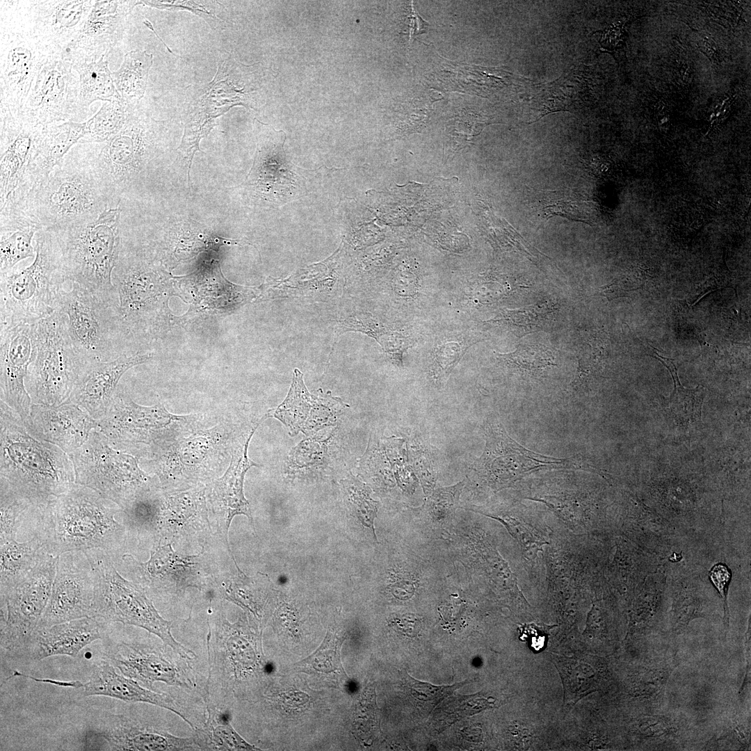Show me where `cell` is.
Masks as SVG:
<instances>
[{
    "label": "cell",
    "mask_w": 751,
    "mask_h": 751,
    "mask_svg": "<svg viewBox=\"0 0 751 751\" xmlns=\"http://www.w3.org/2000/svg\"><path fill=\"white\" fill-rule=\"evenodd\" d=\"M153 357L151 353L137 352L131 355L123 353L108 362L86 363L65 402L79 406L98 421L108 410L123 374L135 366L150 361Z\"/></svg>",
    "instance_id": "obj_28"
},
{
    "label": "cell",
    "mask_w": 751,
    "mask_h": 751,
    "mask_svg": "<svg viewBox=\"0 0 751 751\" xmlns=\"http://www.w3.org/2000/svg\"><path fill=\"white\" fill-rule=\"evenodd\" d=\"M414 592V586L410 581H402L394 586L393 594L399 599H410Z\"/></svg>",
    "instance_id": "obj_62"
},
{
    "label": "cell",
    "mask_w": 751,
    "mask_h": 751,
    "mask_svg": "<svg viewBox=\"0 0 751 751\" xmlns=\"http://www.w3.org/2000/svg\"><path fill=\"white\" fill-rule=\"evenodd\" d=\"M499 356L509 366L531 374L540 373L556 365L552 352L543 345L522 346L512 353Z\"/></svg>",
    "instance_id": "obj_48"
},
{
    "label": "cell",
    "mask_w": 751,
    "mask_h": 751,
    "mask_svg": "<svg viewBox=\"0 0 751 751\" xmlns=\"http://www.w3.org/2000/svg\"><path fill=\"white\" fill-rule=\"evenodd\" d=\"M486 515L503 524L525 552L532 551L536 552L541 549L540 547L547 543L543 538L531 526L525 524L515 518L510 517H501L492 515Z\"/></svg>",
    "instance_id": "obj_55"
},
{
    "label": "cell",
    "mask_w": 751,
    "mask_h": 751,
    "mask_svg": "<svg viewBox=\"0 0 751 751\" xmlns=\"http://www.w3.org/2000/svg\"><path fill=\"white\" fill-rule=\"evenodd\" d=\"M0 494V540L15 539L20 519L33 507L3 482Z\"/></svg>",
    "instance_id": "obj_47"
},
{
    "label": "cell",
    "mask_w": 751,
    "mask_h": 751,
    "mask_svg": "<svg viewBox=\"0 0 751 751\" xmlns=\"http://www.w3.org/2000/svg\"><path fill=\"white\" fill-rule=\"evenodd\" d=\"M344 639V636L328 631L321 646L298 665L318 676H346L340 660V650Z\"/></svg>",
    "instance_id": "obj_45"
},
{
    "label": "cell",
    "mask_w": 751,
    "mask_h": 751,
    "mask_svg": "<svg viewBox=\"0 0 751 751\" xmlns=\"http://www.w3.org/2000/svg\"><path fill=\"white\" fill-rule=\"evenodd\" d=\"M85 697L102 695L126 702H142L166 709L182 718L191 728L197 725L185 709L170 695L143 686L137 681L118 673L108 661L102 660L94 668L88 680L83 684Z\"/></svg>",
    "instance_id": "obj_34"
},
{
    "label": "cell",
    "mask_w": 751,
    "mask_h": 751,
    "mask_svg": "<svg viewBox=\"0 0 751 751\" xmlns=\"http://www.w3.org/2000/svg\"><path fill=\"white\" fill-rule=\"evenodd\" d=\"M143 23H144V24H145V25H146V26H147V27H149V28H150V29H151V30H152V31H153V32H154V33H155V35H156L157 36V38H159V40H161V41L162 42V43H163V45H164L165 46V47H166V48H167V49H168V50L169 51V52H170L171 54H173L172 51H171V50H170V49L168 48V46H167V45H165V44L164 43V42H163V40H161V38H160L159 36H158L157 33H156V31H155L154 29L153 28V26H152V24L150 23V21H148L147 19H146V20H145V21L143 22Z\"/></svg>",
    "instance_id": "obj_64"
},
{
    "label": "cell",
    "mask_w": 751,
    "mask_h": 751,
    "mask_svg": "<svg viewBox=\"0 0 751 751\" xmlns=\"http://www.w3.org/2000/svg\"><path fill=\"white\" fill-rule=\"evenodd\" d=\"M551 662L562 679L564 704H575L588 694L599 690L602 670L584 659L550 653Z\"/></svg>",
    "instance_id": "obj_40"
},
{
    "label": "cell",
    "mask_w": 751,
    "mask_h": 751,
    "mask_svg": "<svg viewBox=\"0 0 751 751\" xmlns=\"http://www.w3.org/2000/svg\"><path fill=\"white\" fill-rule=\"evenodd\" d=\"M0 31V105L22 111L36 76L49 56L28 35Z\"/></svg>",
    "instance_id": "obj_22"
},
{
    "label": "cell",
    "mask_w": 751,
    "mask_h": 751,
    "mask_svg": "<svg viewBox=\"0 0 751 751\" xmlns=\"http://www.w3.org/2000/svg\"><path fill=\"white\" fill-rule=\"evenodd\" d=\"M267 575L258 573L249 578L243 572L223 583L222 595L225 599L241 607L259 620L262 616V598H266L270 587Z\"/></svg>",
    "instance_id": "obj_43"
},
{
    "label": "cell",
    "mask_w": 751,
    "mask_h": 751,
    "mask_svg": "<svg viewBox=\"0 0 751 751\" xmlns=\"http://www.w3.org/2000/svg\"><path fill=\"white\" fill-rule=\"evenodd\" d=\"M97 492L74 483L67 492L35 508L33 535L45 550L59 556L71 551L99 549L118 560L125 549L128 531L115 519L121 509L109 506Z\"/></svg>",
    "instance_id": "obj_1"
},
{
    "label": "cell",
    "mask_w": 751,
    "mask_h": 751,
    "mask_svg": "<svg viewBox=\"0 0 751 751\" xmlns=\"http://www.w3.org/2000/svg\"><path fill=\"white\" fill-rule=\"evenodd\" d=\"M465 481L446 487L437 488L428 497L427 506L430 515L437 521L452 517L458 504L460 494Z\"/></svg>",
    "instance_id": "obj_51"
},
{
    "label": "cell",
    "mask_w": 751,
    "mask_h": 751,
    "mask_svg": "<svg viewBox=\"0 0 751 751\" xmlns=\"http://www.w3.org/2000/svg\"><path fill=\"white\" fill-rule=\"evenodd\" d=\"M745 647L746 668H745V677H744L743 682V684H742L741 688V691H742L745 688V686L746 685H748V682L750 683V628H749V631L746 633V637H745Z\"/></svg>",
    "instance_id": "obj_63"
},
{
    "label": "cell",
    "mask_w": 751,
    "mask_h": 751,
    "mask_svg": "<svg viewBox=\"0 0 751 751\" xmlns=\"http://www.w3.org/2000/svg\"><path fill=\"white\" fill-rule=\"evenodd\" d=\"M79 78L62 56H49L31 86L22 111L47 127L79 120Z\"/></svg>",
    "instance_id": "obj_18"
},
{
    "label": "cell",
    "mask_w": 751,
    "mask_h": 751,
    "mask_svg": "<svg viewBox=\"0 0 751 751\" xmlns=\"http://www.w3.org/2000/svg\"><path fill=\"white\" fill-rule=\"evenodd\" d=\"M485 228L493 236L494 241H499L503 245H510L522 252L532 261L535 262L537 255L534 252H539L530 245L506 221L496 216L492 211H485L483 216Z\"/></svg>",
    "instance_id": "obj_50"
},
{
    "label": "cell",
    "mask_w": 751,
    "mask_h": 751,
    "mask_svg": "<svg viewBox=\"0 0 751 751\" xmlns=\"http://www.w3.org/2000/svg\"><path fill=\"white\" fill-rule=\"evenodd\" d=\"M484 431L485 446L474 469L494 488L508 487L532 471L567 462L526 449L512 439L494 417L487 419Z\"/></svg>",
    "instance_id": "obj_20"
},
{
    "label": "cell",
    "mask_w": 751,
    "mask_h": 751,
    "mask_svg": "<svg viewBox=\"0 0 751 751\" xmlns=\"http://www.w3.org/2000/svg\"><path fill=\"white\" fill-rule=\"evenodd\" d=\"M347 490L349 501L357 517L363 525L371 529L377 540L374 529V519L377 517L378 503L370 497V489L358 481L354 480L351 483L348 482Z\"/></svg>",
    "instance_id": "obj_52"
},
{
    "label": "cell",
    "mask_w": 751,
    "mask_h": 751,
    "mask_svg": "<svg viewBox=\"0 0 751 751\" xmlns=\"http://www.w3.org/2000/svg\"><path fill=\"white\" fill-rule=\"evenodd\" d=\"M106 623L83 617L36 629L26 647L35 661L58 655L76 657L84 647L102 638Z\"/></svg>",
    "instance_id": "obj_35"
},
{
    "label": "cell",
    "mask_w": 751,
    "mask_h": 751,
    "mask_svg": "<svg viewBox=\"0 0 751 751\" xmlns=\"http://www.w3.org/2000/svg\"><path fill=\"white\" fill-rule=\"evenodd\" d=\"M0 477L39 508L75 483L73 464L59 447L32 436L21 417L0 401Z\"/></svg>",
    "instance_id": "obj_2"
},
{
    "label": "cell",
    "mask_w": 751,
    "mask_h": 751,
    "mask_svg": "<svg viewBox=\"0 0 751 751\" xmlns=\"http://www.w3.org/2000/svg\"><path fill=\"white\" fill-rule=\"evenodd\" d=\"M36 345V357L25 379L26 391L32 403L60 405L69 398L85 364L57 311L38 321Z\"/></svg>",
    "instance_id": "obj_11"
},
{
    "label": "cell",
    "mask_w": 751,
    "mask_h": 751,
    "mask_svg": "<svg viewBox=\"0 0 751 751\" xmlns=\"http://www.w3.org/2000/svg\"><path fill=\"white\" fill-rule=\"evenodd\" d=\"M357 706L355 724L358 729L364 731L370 729L376 726V704L375 691L372 688H366L360 697Z\"/></svg>",
    "instance_id": "obj_58"
},
{
    "label": "cell",
    "mask_w": 751,
    "mask_h": 751,
    "mask_svg": "<svg viewBox=\"0 0 751 751\" xmlns=\"http://www.w3.org/2000/svg\"><path fill=\"white\" fill-rule=\"evenodd\" d=\"M396 627L408 636H414L418 633L421 621L413 615H403L396 618Z\"/></svg>",
    "instance_id": "obj_61"
},
{
    "label": "cell",
    "mask_w": 751,
    "mask_h": 751,
    "mask_svg": "<svg viewBox=\"0 0 751 751\" xmlns=\"http://www.w3.org/2000/svg\"><path fill=\"white\" fill-rule=\"evenodd\" d=\"M37 323L0 324L1 401L22 421L29 416L32 404L25 379L36 357Z\"/></svg>",
    "instance_id": "obj_21"
},
{
    "label": "cell",
    "mask_w": 751,
    "mask_h": 751,
    "mask_svg": "<svg viewBox=\"0 0 751 751\" xmlns=\"http://www.w3.org/2000/svg\"><path fill=\"white\" fill-rule=\"evenodd\" d=\"M55 310L62 316L74 349L84 364L108 362L120 355L117 345L120 337L127 334L118 306L101 301L72 282L71 290L60 291Z\"/></svg>",
    "instance_id": "obj_12"
},
{
    "label": "cell",
    "mask_w": 751,
    "mask_h": 751,
    "mask_svg": "<svg viewBox=\"0 0 751 751\" xmlns=\"http://www.w3.org/2000/svg\"><path fill=\"white\" fill-rule=\"evenodd\" d=\"M255 641L245 617L231 623L220 614L213 627L209 626L207 703L229 709L230 697L237 695L239 686L258 667L259 651Z\"/></svg>",
    "instance_id": "obj_14"
},
{
    "label": "cell",
    "mask_w": 751,
    "mask_h": 751,
    "mask_svg": "<svg viewBox=\"0 0 751 751\" xmlns=\"http://www.w3.org/2000/svg\"><path fill=\"white\" fill-rule=\"evenodd\" d=\"M120 132L101 143H78L113 201L138 188L149 176L158 156L164 121H157L135 106H128Z\"/></svg>",
    "instance_id": "obj_6"
},
{
    "label": "cell",
    "mask_w": 751,
    "mask_h": 751,
    "mask_svg": "<svg viewBox=\"0 0 751 751\" xmlns=\"http://www.w3.org/2000/svg\"><path fill=\"white\" fill-rule=\"evenodd\" d=\"M191 417L172 414L159 403L139 405L117 390L106 413L97 421L98 430L113 448L139 460L153 444L181 428Z\"/></svg>",
    "instance_id": "obj_16"
},
{
    "label": "cell",
    "mask_w": 751,
    "mask_h": 751,
    "mask_svg": "<svg viewBox=\"0 0 751 751\" xmlns=\"http://www.w3.org/2000/svg\"><path fill=\"white\" fill-rule=\"evenodd\" d=\"M659 360L670 371L674 381V391L664 407L670 416L681 425H688L700 419L705 389L698 386L686 389L680 382L677 368L673 360L657 355Z\"/></svg>",
    "instance_id": "obj_42"
},
{
    "label": "cell",
    "mask_w": 751,
    "mask_h": 751,
    "mask_svg": "<svg viewBox=\"0 0 751 751\" xmlns=\"http://www.w3.org/2000/svg\"><path fill=\"white\" fill-rule=\"evenodd\" d=\"M466 348L456 341H448L439 346L434 353L430 373L437 382H445L456 366Z\"/></svg>",
    "instance_id": "obj_53"
},
{
    "label": "cell",
    "mask_w": 751,
    "mask_h": 751,
    "mask_svg": "<svg viewBox=\"0 0 751 751\" xmlns=\"http://www.w3.org/2000/svg\"><path fill=\"white\" fill-rule=\"evenodd\" d=\"M553 312V306L545 302L517 309L506 310L494 321L508 325L515 334L521 337L542 330L550 321Z\"/></svg>",
    "instance_id": "obj_46"
},
{
    "label": "cell",
    "mask_w": 751,
    "mask_h": 751,
    "mask_svg": "<svg viewBox=\"0 0 751 751\" xmlns=\"http://www.w3.org/2000/svg\"><path fill=\"white\" fill-rule=\"evenodd\" d=\"M59 556L40 553L35 566L1 594V647L8 651L26 648L49 599Z\"/></svg>",
    "instance_id": "obj_15"
},
{
    "label": "cell",
    "mask_w": 751,
    "mask_h": 751,
    "mask_svg": "<svg viewBox=\"0 0 751 751\" xmlns=\"http://www.w3.org/2000/svg\"><path fill=\"white\" fill-rule=\"evenodd\" d=\"M141 518L145 532L155 538H192L205 541L210 532L207 487L166 492L160 487L144 500Z\"/></svg>",
    "instance_id": "obj_17"
},
{
    "label": "cell",
    "mask_w": 751,
    "mask_h": 751,
    "mask_svg": "<svg viewBox=\"0 0 751 751\" xmlns=\"http://www.w3.org/2000/svg\"><path fill=\"white\" fill-rule=\"evenodd\" d=\"M265 132L258 137L255 160L248 175V184L270 200L286 196L289 198L299 190L296 167L287 159L284 149L285 133L264 124Z\"/></svg>",
    "instance_id": "obj_30"
},
{
    "label": "cell",
    "mask_w": 751,
    "mask_h": 751,
    "mask_svg": "<svg viewBox=\"0 0 751 751\" xmlns=\"http://www.w3.org/2000/svg\"><path fill=\"white\" fill-rule=\"evenodd\" d=\"M35 260L27 268L0 274V324L34 323L51 315L62 284L67 281L53 233L34 237Z\"/></svg>",
    "instance_id": "obj_8"
},
{
    "label": "cell",
    "mask_w": 751,
    "mask_h": 751,
    "mask_svg": "<svg viewBox=\"0 0 751 751\" xmlns=\"http://www.w3.org/2000/svg\"><path fill=\"white\" fill-rule=\"evenodd\" d=\"M140 3L159 9L188 10L202 17L212 29H225V21L217 16L220 13L223 6L216 1H140Z\"/></svg>",
    "instance_id": "obj_49"
},
{
    "label": "cell",
    "mask_w": 751,
    "mask_h": 751,
    "mask_svg": "<svg viewBox=\"0 0 751 751\" xmlns=\"http://www.w3.org/2000/svg\"><path fill=\"white\" fill-rule=\"evenodd\" d=\"M263 420L257 421L244 435H240L225 473L211 481L207 495L217 527L236 568L239 566L229 547L228 532L236 515L246 516L253 525L249 503L243 493V482L247 471L252 466H259L249 459L248 447L253 433Z\"/></svg>",
    "instance_id": "obj_26"
},
{
    "label": "cell",
    "mask_w": 751,
    "mask_h": 751,
    "mask_svg": "<svg viewBox=\"0 0 751 751\" xmlns=\"http://www.w3.org/2000/svg\"><path fill=\"white\" fill-rule=\"evenodd\" d=\"M121 214L120 206L108 208L95 218L49 230L58 244L67 281L115 306L112 274L121 246Z\"/></svg>",
    "instance_id": "obj_5"
},
{
    "label": "cell",
    "mask_w": 751,
    "mask_h": 751,
    "mask_svg": "<svg viewBox=\"0 0 751 751\" xmlns=\"http://www.w3.org/2000/svg\"><path fill=\"white\" fill-rule=\"evenodd\" d=\"M239 437L227 419L209 425L204 417L193 414L182 428L153 444L142 458L162 490L184 491L211 481L223 469Z\"/></svg>",
    "instance_id": "obj_3"
},
{
    "label": "cell",
    "mask_w": 751,
    "mask_h": 751,
    "mask_svg": "<svg viewBox=\"0 0 751 751\" xmlns=\"http://www.w3.org/2000/svg\"><path fill=\"white\" fill-rule=\"evenodd\" d=\"M0 274L19 261L34 256L31 241L41 228L24 212L6 204L0 207Z\"/></svg>",
    "instance_id": "obj_36"
},
{
    "label": "cell",
    "mask_w": 751,
    "mask_h": 751,
    "mask_svg": "<svg viewBox=\"0 0 751 751\" xmlns=\"http://www.w3.org/2000/svg\"><path fill=\"white\" fill-rule=\"evenodd\" d=\"M103 102L97 113L86 121L88 134L79 143L106 142L124 127L127 120V106L122 99Z\"/></svg>",
    "instance_id": "obj_44"
},
{
    "label": "cell",
    "mask_w": 751,
    "mask_h": 751,
    "mask_svg": "<svg viewBox=\"0 0 751 751\" xmlns=\"http://www.w3.org/2000/svg\"><path fill=\"white\" fill-rule=\"evenodd\" d=\"M197 556L180 555L174 551L171 543L161 545L159 542L153 547L146 562H139L127 554L120 558L144 588L181 594L188 587L201 590L204 586L202 569L193 560Z\"/></svg>",
    "instance_id": "obj_27"
},
{
    "label": "cell",
    "mask_w": 751,
    "mask_h": 751,
    "mask_svg": "<svg viewBox=\"0 0 751 751\" xmlns=\"http://www.w3.org/2000/svg\"><path fill=\"white\" fill-rule=\"evenodd\" d=\"M302 376L295 369L288 396L273 414L293 435L299 431L309 435L332 424L345 407L340 398L331 394H310Z\"/></svg>",
    "instance_id": "obj_31"
},
{
    "label": "cell",
    "mask_w": 751,
    "mask_h": 751,
    "mask_svg": "<svg viewBox=\"0 0 751 751\" xmlns=\"http://www.w3.org/2000/svg\"><path fill=\"white\" fill-rule=\"evenodd\" d=\"M84 552L95 572V618L143 628L159 638L165 647H170L179 657L191 660L195 656L175 639L172 622L159 614L145 588L122 576L106 551L91 549Z\"/></svg>",
    "instance_id": "obj_9"
},
{
    "label": "cell",
    "mask_w": 751,
    "mask_h": 751,
    "mask_svg": "<svg viewBox=\"0 0 751 751\" xmlns=\"http://www.w3.org/2000/svg\"><path fill=\"white\" fill-rule=\"evenodd\" d=\"M23 422L32 436L59 447L67 454L80 448L91 432L99 429L97 420L70 402L58 405L32 403Z\"/></svg>",
    "instance_id": "obj_29"
},
{
    "label": "cell",
    "mask_w": 751,
    "mask_h": 751,
    "mask_svg": "<svg viewBox=\"0 0 751 751\" xmlns=\"http://www.w3.org/2000/svg\"><path fill=\"white\" fill-rule=\"evenodd\" d=\"M120 673L152 689L155 682L191 688V680L159 649L140 643H122L106 654Z\"/></svg>",
    "instance_id": "obj_32"
},
{
    "label": "cell",
    "mask_w": 751,
    "mask_h": 751,
    "mask_svg": "<svg viewBox=\"0 0 751 751\" xmlns=\"http://www.w3.org/2000/svg\"><path fill=\"white\" fill-rule=\"evenodd\" d=\"M581 200L563 197L549 200L548 204H543L542 211L547 219L554 216H562L572 220L588 223L581 212Z\"/></svg>",
    "instance_id": "obj_56"
},
{
    "label": "cell",
    "mask_w": 751,
    "mask_h": 751,
    "mask_svg": "<svg viewBox=\"0 0 751 751\" xmlns=\"http://www.w3.org/2000/svg\"><path fill=\"white\" fill-rule=\"evenodd\" d=\"M87 134L86 121H67L44 127L20 187L6 201L22 200L62 163L70 150Z\"/></svg>",
    "instance_id": "obj_33"
},
{
    "label": "cell",
    "mask_w": 751,
    "mask_h": 751,
    "mask_svg": "<svg viewBox=\"0 0 751 751\" xmlns=\"http://www.w3.org/2000/svg\"><path fill=\"white\" fill-rule=\"evenodd\" d=\"M88 750L124 751L200 750L193 736L179 737L164 729L122 715L105 719L85 737Z\"/></svg>",
    "instance_id": "obj_23"
},
{
    "label": "cell",
    "mask_w": 751,
    "mask_h": 751,
    "mask_svg": "<svg viewBox=\"0 0 751 751\" xmlns=\"http://www.w3.org/2000/svg\"><path fill=\"white\" fill-rule=\"evenodd\" d=\"M170 276L147 250L120 246L112 282L127 335L149 339L170 326L172 315L168 302L173 294Z\"/></svg>",
    "instance_id": "obj_7"
},
{
    "label": "cell",
    "mask_w": 751,
    "mask_h": 751,
    "mask_svg": "<svg viewBox=\"0 0 751 751\" xmlns=\"http://www.w3.org/2000/svg\"><path fill=\"white\" fill-rule=\"evenodd\" d=\"M6 204L22 211L41 229L47 230L90 219L108 208L118 207L77 144L22 200L3 206Z\"/></svg>",
    "instance_id": "obj_4"
},
{
    "label": "cell",
    "mask_w": 751,
    "mask_h": 751,
    "mask_svg": "<svg viewBox=\"0 0 751 751\" xmlns=\"http://www.w3.org/2000/svg\"><path fill=\"white\" fill-rule=\"evenodd\" d=\"M43 545L36 535L24 542L15 539L0 541L1 594L14 586L35 566Z\"/></svg>",
    "instance_id": "obj_39"
},
{
    "label": "cell",
    "mask_w": 751,
    "mask_h": 751,
    "mask_svg": "<svg viewBox=\"0 0 751 751\" xmlns=\"http://www.w3.org/2000/svg\"><path fill=\"white\" fill-rule=\"evenodd\" d=\"M68 61L79 78V120L88 116L90 106L95 101L121 99L108 67V56Z\"/></svg>",
    "instance_id": "obj_37"
},
{
    "label": "cell",
    "mask_w": 751,
    "mask_h": 751,
    "mask_svg": "<svg viewBox=\"0 0 751 751\" xmlns=\"http://www.w3.org/2000/svg\"><path fill=\"white\" fill-rule=\"evenodd\" d=\"M95 576L84 551L58 556L51 592L36 629L95 617Z\"/></svg>",
    "instance_id": "obj_19"
},
{
    "label": "cell",
    "mask_w": 751,
    "mask_h": 751,
    "mask_svg": "<svg viewBox=\"0 0 751 751\" xmlns=\"http://www.w3.org/2000/svg\"><path fill=\"white\" fill-rule=\"evenodd\" d=\"M404 680L405 686L415 700L421 704L434 706L457 688L463 685L460 683L451 686H435L417 680L407 672L405 673Z\"/></svg>",
    "instance_id": "obj_54"
},
{
    "label": "cell",
    "mask_w": 751,
    "mask_h": 751,
    "mask_svg": "<svg viewBox=\"0 0 751 751\" xmlns=\"http://www.w3.org/2000/svg\"><path fill=\"white\" fill-rule=\"evenodd\" d=\"M153 55L146 51L127 52L120 68L112 72L115 88L127 106L137 105L143 97Z\"/></svg>",
    "instance_id": "obj_41"
},
{
    "label": "cell",
    "mask_w": 751,
    "mask_h": 751,
    "mask_svg": "<svg viewBox=\"0 0 751 751\" xmlns=\"http://www.w3.org/2000/svg\"><path fill=\"white\" fill-rule=\"evenodd\" d=\"M95 0L0 1V29L28 35L49 56H62Z\"/></svg>",
    "instance_id": "obj_13"
},
{
    "label": "cell",
    "mask_w": 751,
    "mask_h": 751,
    "mask_svg": "<svg viewBox=\"0 0 751 751\" xmlns=\"http://www.w3.org/2000/svg\"><path fill=\"white\" fill-rule=\"evenodd\" d=\"M68 455L75 483L97 492L121 510L160 487L140 468L138 458L113 448L99 430H93L88 440Z\"/></svg>",
    "instance_id": "obj_10"
},
{
    "label": "cell",
    "mask_w": 751,
    "mask_h": 751,
    "mask_svg": "<svg viewBox=\"0 0 751 751\" xmlns=\"http://www.w3.org/2000/svg\"><path fill=\"white\" fill-rule=\"evenodd\" d=\"M430 456L429 452L422 450L415 451L413 454L415 469L423 485L426 494H430L436 479L434 462Z\"/></svg>",
    "instance_id": "obj_59"
},
{
    "label": "cell",
    "mask_w": 751,
    "mask_h": 751,
    "mask_svg": "<svg viewBox=\"0 0 751 751\" xmlns=\"http://www.w3.org/2000/svg\"><path fill=\"white\" fill-rule=\"evenodd\" d=\"M710 578L718 590L724 604L725 624L728 627L729 608L727 604V589L731 577L728 568L722 564L714 565L709 572Z\"/></svg>",
    "instance_id": "obj_60"
},
{
    "label": "cell",
    "mask_w": 751,
    "mask_h": 751,
    "mask_svg": "<svg viewBox=\"0 0 751 751\" xmlns=\"http://www.w3.org/2000/svg\"><path fill=\"white\" fill-rule=\"evenodd\" d=\"M207 720L193 734L200 750H260L235 730L227 709L207 703Z\"/></svg>",
    "instance_id": "obj_38"
},
{
    "label": "cell",
    "mask_w": 751,
    "mask_h": 751,
    "mask_svg": "<svg viewBox=\"0 0 751 751\" xmlns=\"http://www.w3.org/2000/svg\"><path fill=\"white\" fill-rule=\"evenodd\" d=\"M556 626L524 624L518 627L519 639L526 642L531 652L535 654L540 653L547 646L549 630Z\"/></svg>",
    "instance_id": "obj_57"
},
{
    "label": "cell",
    "mask_w": 751,
    "mask_h": 751,
    "mask_svg": "<svg viewBox=\"0 0 751 751\" xmlns=\"http://www.w3.org/2000/svg\"><path fill=\"white\" fill-rule=\"evenodd\" d=\"M43 127L0 105V205L20 187Z\"/></svg>",
    "instance_id": "obj_24"
},
{
    "label": "cell",
    "mask_w": 751,
    "mask_h": 751,
    "mask_svg": "<svg viewBox=\"0 0 751 751\" xmlns=\"http://www.w3.org/2000/svg\"><path fill=\"white\" fill-rule=\"evenodd\" d=\"M140 1L95 0L80 31L62 57L67 60L108 56L124 38L129 16Z\"/></svg>",
    "instance_id": "obj_25"
}]
</instances>
